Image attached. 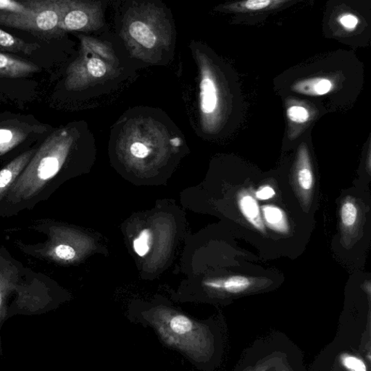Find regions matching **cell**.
Wrapping results in <instances>:
<instances>
[{
  "label": "cell",
  "mask_w": 371,
  "mask_h": 371,
  "mask_svg": "<svg viewBox=\"0 0 371 371\" xmlns=\"http://www.w3.org/2000/svg\"><path fill=\"white\" fill-rule=\"evenodd\" d=\"M201 110L206 115L213 114L219 104L218 89L208 73L204 75L200 84Z\"/></svg>",
  "instance_id": "ba28073f"
},
{
  "label": "cell",
  "mask_w": 371,
  "mask_h": 371,
  "mask_svg": "<svg viewBox=\"0 0 371 371\" xmlns=\"http://www.w3.org/2000/svg\"><path fill=\"white\" fill-rule=\"evenodd\" d=\"M39 48V44L26 42L0 28V53H22L30 55Z\"/></svg>",
  "instance_id": "52a82bcc"
},
{
  "label": "cell",
  "mask_w": 371,
  "mask_h": 371,
  "mask_svg": "<svg viewBox=\"0 0 371 371\" xmlns=\"http://www.w3.org/2000/svg\"><path fill=\"white\" fill-rule=\"evenodd\" d=\"M35 10L30 15L0 12V25L24 30L48 40L59 29L61 1L32 0Z\"/></svg>",
  "instance_id": "3957f363"
},
{
  "label": "cell",
  "mask_w": 371,
  "mask_h": 371,
  "mask_svg": "<svg viewBox=\"0 0 371 371\" xmlns=\"http://www.w3.org/2000/svg\"><path fill=\"white\" fill-rule=\"evenodd\" d=\"M283 371H286L285 370H284Z\"/></svg>",
  "instance_id": "4316f807"
},
{
  "label": "cell",
  "mask_w": 371,
  "mask_h": 371,
  "mask_svg": "<svg viewBox=\"0 0 371 371\" xmlns=\"http://www.w3.org/2000/svg\"><path fill=\"white\" fill-rule=\"evenodd\" d=\"M2 305V296H1V292H0V306H1Z\"/></svg>",
  "instance_id": "484cf974"
},
{
  "label": "cell",
  "mask_w": 371,
  "mask_h": 371,
  "mask_svg": "<svg viewBox=\"0 0 371 371\" xmlns=\"http://www.w3.org/2000/svg\"><path fill=\"white\" fill-rule=\"evenodd\" d=\"M264 215L266 221L269 224L280 230H284V225L283 223V213L282 211L275 207L268 206L264 208Z\"/></svg>",
  "instance_id": "e0dca14e"
},
{
  "label": "cell",
  "mask_w": 371,
  "mask_h": 371,
  "mask_svg": "<svg viewBox=\"0 0 371 371\" xmlns=\"http://www.w3.org/2000/svg\"><path fill=\"white\" fill-rule=\"evenodd\" d=\"M150 234L147 229H145L141 232V235L134 240V247L135 252L139 256H145L150 250L149 241Z\"/></svg>",
  "instance_id": "ffe728a7"
},
{
  "label": "cell",
  "mask_w": 371,
  "mask_h": 371,
  "mask_svg": "<svg viewBox=\"0 0 371 371\" xmlns=\"http://www.w3.org/2000/svg\"><path fill=\"white\" fill-rule=\"evenodd\" d=\"M287 116L289 120L298 123H306L310 114L305 107L299 105H293L288 108Z\"/></svg>",
  "instance_id": "ac0fdd59"
},
{
  "label": "cell",
  "mask_w": 371,
  "mask_h": 371,
  "mask_svg": "<svg viewBox=\"0 0 371 371\" xmlns=\"http://www.w3.org/2000/svg\"><path fill=\"white\" fill-rule=\"evenodd\" d=\"M275 195L274 190L270 187H264L256 192V197L260 199H269Z\"/></svg>",
  "instance_id": "d4e9b609"
},
{
  "label": "cell",
  "mask_w": 371,
  "mask_h": 371,
  "mask_svg": "<svg viewBox=\"0 0 371 371\" xmlns=\"http://www.w3.org/2000/svg\"><path fill=\"white\" fill-rule=\"evenodd\" d=\"M284 1H271V0H249L241 3L240 8L249 11H258L269 8L271 5H280Z\"/></svg>",
  "instance_id": "d6986e66"
},
{
  "label": "cell",
  "mask_w": 371,
  "mask_h": 371,
  "mask_svg": "<svg viewBox=\"0 0 371 371\" xmlns=\"http://www.w3.org/2000/svg\"><path fill=\"white\" fill-rule=\"evenodd\" d=\"M131 152L138 159H145L150 154V150L141 143H135L131 146Z\"/></svg>",
  "instance_id": "603a6c76"
},
{
  "label": "cell",
  "mask_w": 371,
  "mask_h": 371,
  "mask_svg": "<svg viewBox=\"0 0 371 371\" xmlns=\"http://www.w3.org/2000/svg\"><path fill=\"white\" fill-rule=\"evenodd\" d=\"M219 281V289L229 293H240L248 289L252 282L248 278L243 275L230 276L224 280Z\"/></svg>",
  "instance_id": "4fadbf2b"
},
{
  "label": "cell",
  "mask_w": 371,
  "mask_h": 371,
  "mask_svg": "<svg viewBox=\"0 0 371 371\" xmlns=\"http://www.w3.org/2000/svg\"><path fill=\"white\" fill-rule=\"evenodd\" d=\"M35 152L34 150H32L23 153L0 171V194L17 179L24 168L32 160Z\"/></svg>",
  "instance_id": "8992f818"
},
{
  "label": "cell",
  "mask_w": 371,
  "mask_h": 371,
  "mask_svg": "<svg viewBox=\"0 0 371 371\" xmlns=\"http://www.w3.org/2000/svg\"><path fill=\"white\" fill-rule=\"evenodd\" d=\"M168 345L187 354L190 359L203 361L212 351V336L204 324L187 316L172 314L149 322Z\"/></svg>",
  "instance_id": "7a4b0ae2"
},
{
  "label": "cell",
  "mask_w": 371,
  "mask_h": 371,
  "mask_svg": "<svg viewBox=\"0 0 371 371\" xmlns=\"http://www.w3.org/2000/svg\"><path fill=\"white\" fill-rule=\"evenodd\" d=\"M131 36L146 48H152L156 44V37L150 28L141 21H135L129 27Z\"/></svg>",
  "instance_id": "7c38bea8"
},
{
  "label": "cell",
  "mask_w": 371,
  "mask_h": 371,
  "mask_svg": "<svg viewBox=\"0 0 371 371\" xmlns=\"http://www.w3.org/2000/svg\"><path fill=\"white\" fill-rule=\"evenodd\" d=\"M38 128L19 121L0 125V156L21 144Z\"/></svg>",
  "instance_id": "277c9868"
},
{
  "label": "cell",
  "mask_w": 371,
  "mask_h": 371,
  "mask_svg": "<svg viewBox=\"0 0 371 371\" xmlns=\"http://www.w3.org/2000/svg\"><path fill=\"white\" fill-rule=\"evenodd\" d=\"M333 88L332 82L323 78H313L300 81L292 87L293 91L305 96L327 95Z\"/></svg>",
  "instance_id": "30bf717a"
},
{
  "label": "cell",
  "mask_w": 371,
  "mask_h": 371,
  "mask_svg": "<svg viewBox=\"0 0 371 371\" xmlns=\"http://www.w3.org/2000/svg\"><path fill=\"white\" fill-rule=\"evenodd\" d=\"M87 70L92 76L100 78L105 74L107 68L101 60L91 58L88 62Z\"/></svg>",
  "instance_id": "44dd1931"
},
{
  "label": "cell",
  "mask_w": 371,
  "mask_h": 371,
  "mask_svg": "<svg viewBox=\"0 0 371 371\" xmlns=\"http://www.w3.org/2000/svg\"><path fill=\"white\" fill-rule=\"evenodd\" d=\"M39 71V68L32 62L7 53H0V78H24Z\"/></svg>",
  "instance_id": "5b68a950"
},
{
  "label": "cell",
  "mask_w": 371,
  "mask_h": 371,
  "mask_svg": "<svg viewBox=\"0 0 371 371\" xmlns=\"http://www.w3.org/2000/svg\"><path fill=\"white\" fill-rule=\"evenodd\" d=\"M339 21L344 27L349 29L354 28L359 24L357 17L350 14L343 15V17L339 19Z\"/></svg>",
  "instance_id": "cb8c5ba5"
},
{
  "label": "cell",
  "mask_w": 371,
  "mask_h": 371,
  "mask_svg": "<svg viewBox=\"0 0 371 371\" xmlns=\"http://www.w3.org/2000/svg\"><path fill=\"white\" fill-rule=\"evenodd\" d=\"M69 145L67 133L57 132L46 138L28 163L19 181L10 193L11 201H21L35 195L60 171Z\"/></svg>",
  "instance_id": "6da1fadb"
},
{
  "label": "cell",
  "mask_w": 371,
  "mask_h": 371,
  "mask_svg": "<svg viewBox=\"0 0 371 371\" xmlns=\"http://www.w3.org/2000/svg\"><path fill=\"white\" fill-rule=\"evenodd\" d=\"M339 364L346 371H369L365 361L351 353H344L340 355Z\"/></svg>",
  "instance_id": "9a60e30c"
},
{
  "label": "cell",
  "mask_w": 371,
  "mask_h": 371,
  "mask_svg": "<svg viewBox=\"0 0 371 371\" xmlns=\"http://www.w3.org/2000/svg\"><path fill=\"white\" fill-rule=\"evenodd\" d=\"M239 206L245 219L259 230H264V226L260 219V210L255 199L249 194H240Z\"/></svg>",
  "instance_id": "8fae6325"
},
{
  "label": "cell",
  "mask_w": 371,
  "mask_h": 371,
  "mask_svg": "<svg viewBox=\"0 0 371 371\" xmlns=\"http://www.w3.org/2000/svg\"><path fill=\"white\" fill-rule=\"evenodd\" d=\"M358 208L352 201H345L341 209V218L343 225L352 227L358 219Z\"/></svg>",
  "instance_id": "2e32d148"
},
{
  "label": "cell",
  "mask_w": 371,
  "mask_h": 371,
  "mask_svg": "<svg viewBox=\"0 0 371 371\" xmlns=\"http://www.w3.org/2000/svg\"><path fill=\"white\" fill-rule=\"evenodd\" d=\"M298 181L300 188L305 192L313 189L314 179L312 168L306 147L302 145L298 153Z\"/></svg>",
  "instance_id": "9c48e42d"
},
{
  "label": "cell",
  "mask_w": 371,
  "mask_h": 371,
  "mask_svg": "<svg viewBox=\"0 0 371 371\" xmlns=\"http://www.w3.org/2000/svg\"><path fill=\"white\" fill-rule=\"evenodd\" d=\"M53 255L63 260H71L75 256V252L73 247L66 244H59L53 249Z\"/></svg>",
  "instance_id": "7402d4cb"
},
{
  "label": "cell",
  "mask_w": 371,
  "mask_h": 371,
  "mask_svg": "<svg viewBox=\"0 0 371 371\" xmlns=\"http://www.w3.org/2000/svg\"><path fill=\"white\" fill-rule=\"evenodd\" d=\"M35 10L32 0L17 2L14 0H0V12L30 15Z\"/></svg>",
  "instance_id": "5bb4252c"
}]
</instances>
